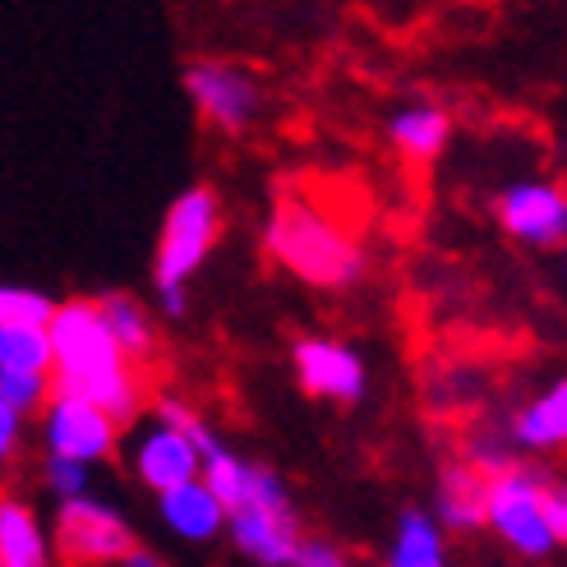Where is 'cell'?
Returning <instances> with one entry per match:
<instances>
[{
	"label": "cell",
	"mask_w": 567,
	"mask_h": 567,
	"mask_svg": "<svg viewBox=\"0 0 567 567\" xmlns=\"http://www.w3.org/2000/svg\"><path fill=\"white\" fill-rule=\"evenodd\" d=\"M268 254L296 272L309 287H351L364 272V245L355 240V226L332 208V198H319L309 181L281 185L268 213Z\"/></svg>",
	"instance_id": "cell-1"
},
{
	"label": "cell",
	"mask_w": 567,
	"mask_h": 567,
	"mask_svg": "<svg viewBox=\"0 0 567 567\" xmlns=\"http://www.w3.org/2000/svg\"><path fill=\"white\" fill-rule=\"evenodd\" d=\"M231 535L236 545L264 567H291L300 554V522L287 503L281 480L264 466H249L245 498L231 513Z\"/></svg>",
	"instance_id": "cell-2"
},
{
	"label": "cell",
	"mask_w": 567,
	"mask_h": 567,
	"mask_svg": "<svg viewBox=\"0 0 567 567\" xmlns=\"http://www.w3.org/2000/svg\"><path fill=\"white\" fill-rule=\"evenodd\" d=\"M221 231V213L213 189H185L172 213L162 221V240H157V291H181L189 272L208 259V249L217 245Z\"/></svg>",
	"instance_id": "cell-3"
},
{
	"label": "cell",
	"mask_w": 567,
	"mask_h": 567,
	"mask_svg": "<svg viewBox=\"0 0 567 567\" xmlns=\"http://www.w3.org/2000/svg\"><path fill=\"white\" fill-rule=\"evenodd\" d=\"M545 485H549L545 475H535L517 462L503 466L498 475H485V522H494V530L526 558H545L554 549L540 513Z\"/></svg>",
	"instance_id": "cell-4"
},
{
	"label": "cell",
	"mask_w": 567,
	"mask_h": 567,
	"mask_svg": "<svg viewBox=\"0 0 567 567\" xmlns=\"http://www.w3.org/2000/svg\"><path fill=\"white\" fill-rule=\"evenodd\" d=\"M47 342H51L55 383H83V379L111 374L125 364L93 300H74L55 309L47 323Z\"/></svg>",
	"instance_id": "cell-5"
},
{
	"label": "cell",
	"mask_w": 567,
	"mask_h": 567,
	"mask_svg": "<svg viewBox=\"0 0 567 567\" xmlns=\"http://www.w3.org/2000/svg\"><path fill=\"white\" fill-rule=\"evenodd\" d=\"M55 549L70 567H93V563H125L138 545L125 517L93 498H70L55 513Z\"/></svg>",
	"instance_id": "cell-6"
},
{
	"label": "cell",
	"mask_w": 567,
	"mask_h": 567,
	"mask_svg": "<svg viewBox=\"0 0 567 567\" xmlns=\"http://www.w3.org/2000/svg\"><path fill=\"white\" fill-rule=\"evenodd\" d=\"M185 89L194 106L221 130H245L249 116L259 111V83L245 70L221 65V61H198L185 70Z\"/></svg>",
	"instance_id": "cell-7"
},
{
	"label": "cell",
	"mask_w": 567,
	"mask_h": 567,
	"mask_svg": "<svg viewBox=\"0 0 567 567\" xmlns=\"http://www.w3.org/2000/svg\"><path fill=\"white\" fill-rule=\"evenodd\" d=\"M47 443H51V457L83 466V462H97L116 447V424L106 415H97L93 406L55 396L51 411H47Z\"/></svg>",
	"instance_id": "cell-8"
},
{
	"label": "cell",
	"mask_w": 567,
	"mask_h": 567,
	"mask_svg": "<svg viewBox=\"0 0 567 567\" xmlns=\"http://www.w3.org/2000/svg\"><path fill=\"white\" fill-rule=\"evenodd\" d=\"M300 388L309 396H332V402H355L364 392V364L351 347L323 342V337H305L296 347Z\"/></svg>",
	"instance_id": "cell-9"
},
{
	"label": "cell",
	"mask_w": 567,
	"mask_h": 567,
	"mask_svg": "<svg viewBox=\"0 0 567 567\" xmlns=\"http://www.w3.org/2000/svg\"><path fill=\"white\" fill-rule=\"evenodd\" d=\"M503 226L507 236L526 245H558L567 231V198L554 185H517L503 194Z\"/></svg>",
	"instance_id": "cell-10"
},
{
	"label": "cell",
	"mask_w": 567,
	"mask_h": 567,
	"mask_svg": "<svg viewBox=\"0 0 567 567\" xmlns=\"http://www.w3.org/2000/svg\"><path fill=\"white\" fill-rule=\"evenodd\" d=\"M138 475H144V485L157 489V494L194 485L198 480V452H194L189 434H176V430L148 434L144 447H138Z\"/></svg>",
	"instance_id": "cell-11"
},
{
	"label": "cell",
	"mask_w": 567,
	"mask_h": 567,
	"mask_svg": "<svg viewBox=\"0 0 567 567\" xmlns=\"http://www.w3.org/2000/svg\"><path fill=\"white\" fill-rule=\"evenodd\" d=\"M0 567H51V549L33 507L6 494H0Z\"/></svg>",
	"instance_id": "cell-12"
},
{
	"label": "cell",
	"mask_w": 567,
	"mask_h": 567,
	"mask_svg": "<svg viewBox=\"0 0 567 567\" xmlns=\"http://www.w3.org/2000/svg\"><path fill=\"white\" fill-rule=\"evenodd\" d=\"M439 489H443V494H439V517H443L452 530H475V526H485V475H480L471 462L447 466Z\"/></svg>",
	"instance_id": "cell-13"
},
{
	"label": "cell",
	"mask_w": 567,
	"mask_h": 567,
	"mask_svg": "<svg viewBox=\"0 0 567 567\" xmlns=\"http://www.w3.org/2000/svg\"><path fill=\"white\" fill-rule=\"evenodd\" d=\"M162 517H166L172 530L189 535V540H208V535L221 530V507L204 485H198V480L194 485L172 489V494H162Z\"/></svg>",
	"instance_id": "cell-14"
},
{
	"label": "cell",
	"mask_w": 567,
	"mask_h": 567,
	"mask_svg": "<svg viewBox=\"0 0 567 567\" xmlns=\"http://www.w3.org/2000/svg\"><path fill=\"white\" fill-rule=\"evenodd\" d=\"M97 315L111 332V342H116L121 360H148L153 355V328H148V315L138 309L130 296H102L97 300Z\"/></svg>",
	"instance_id": "cell-15"
},
{
	"label": "cell",
	"mask_w": 567,
	"mask_h": 567,
	"mask_svg": "<svg viewBox=\"0 0 567 567\" xmlns=\"http://www.w3.org/2000/svg\"><path fill=\"white\" fill-rule=\"evenodd\" d=\"M447 134H452V121L443 116L439 106H411V111H402V116L392 121V144L402 148V157H411V162L439 157L443 144H447Z\"/></svg>",
	"instance_id": "cell-16"
},
{
	"label": "cell",
	"mask_w": 567,
	"mask_h": 567,
	"mask_svg": "<svg viewBox=\"0 0 567 567\" xmlns=\"http://www.w3.org/2000/svg\"><path fill=\"white\" fill-rule=\"evenodd\" d=\"M517 439L526 447H554L567 439V383H554L540 402L517 415Z\"/></svg>",
	"instance_id": "cell-17"
},
{
	"label": "cell",
	"mask_w": 567,
	"mask_h": 567,
	"mask_svg": "<svg viewBox=\"0 0 567 567\" xmlns=\"http://www.w3.org/2000/svg\"><path fill=\"white\" fill-rule=\"evenodd\" d=\"M388 567H443V535L424 513H406Z\"/></svg>",
	"instance_id": "cell-18"
},
{
	"label": "cell",
	"mask_w": 567,
	"mask_h": 567,
	"mask_svg": "<svg viewBox=\"0 0 567 567\" xmlns=\"http://www.w3.org/2000/svg\"><path fill=\"white\" fill-rule=\"evenodd\" d=\"M0 370L10 374H47L51 370V342L47 328H0Z\"/></svg>",
	"instance_id": "cell-19"
},
{
	"label": "cell",
	"mask_w": 567,
	"mask_h": 567,
	"mask_svg": "<svg viewBox=\"0 0 567 567\" xmlns=\"http://www.w3.org/2000/svg\"><path fill=\"white\" fill-rule=\"evenodd\" d=\"M198 471H204V480H198V485H204L213 498H217V507L221 513H236L240 507V498H245V480H249V466L240 462V457H231V452H226L221 443L208 452L204 462H198Z\"/></svg>",
	"instance_id": "cell-20"
},
{
	"label": "cell",
	"mask_w": 567,
	"mask_h": 567,
	"mask_svg": "<svg viewBox=\"0 0 567 567\" xmlns=\"http://www.w3.org/2000/svg\"><path fill=\"white\" fill-rule=\"evenodd\" d=\"M55 315V305L38 291H23V287H0V328H47Z\"/></svg>",
	"instance_id": "cell-21"
},
{
	"label": "cell",
	"mask_w": 567,
	"mask_h": 567,
	"mask_svg": "<svg viewBox=\"0 0 567 567\" xmlns=\"http://www.w3.org/2000/svg\"><path fill=\"white\" fill-rule=\"evenodd\" d=\"M47 374H10V370H0V402H6L14 415L23 411H33L42 396H47Z\"/></svg>",
	"instance_id": "cell-22"
},
{
	"label": "cell",
	"mask_w": 567,
	"mask_h": 567,
	"mask_svg": "<svg viewBox=\"0 0 567 567\" xmlns=\"http://www.w3.org/2000/svg\"><path fill=\"white\" fill-rule=\"evenodd\" d=\"M540 513H545V530H549V540L554 545H563L567 540V494H563V485H545V494H540Z\"/></svg>",
	"instance_id": "cell-23"
},
{
	"label": "cell",
	"mask_w": 567,
	"mask_h": 567,
	"mask_svg": "<svg viewBox=\"0 0 567 567\" xmlns=\"http://www.w3.org/2000/svg\"><path fill=\"white\" fill-rule=\"evenodd\" d=\"M47 485H51L55 494H61L65 503H70V498H83V466L51 457V462H47Z\"/></svg>",
	"instance_id": "cell-24"
},
{
	"label": "cell",
	"mask_w": 567,
	"mask_h": 567,
	"mask_svg": "<svg viewBox=\"0 0 567 567\" xmlns=\"http://www.w3.org/2000/svg\"><path fill=\"white\" fill-rule=\"evenodd\" d=\"M157 415H162V430H176V434H189L194 424H198V415L189 406L172 402V396H162V402H157Z\"/></svg>",
	"instance_id": "cell-25"
},
{
	"label": "cell",
	"mask_w": 567,
	"mask_h": 567,
	"mask_svg": "<svg viewBox=\"0 0 567 567\" xmlns=\"http://www.w3.org/2000/svg\"><path fill=\"white\" fill-rule=\"evenodd\" d=\"M296 567H347V563H342V554L328 549V545H300Z\"/></svg>",
	"instance_id": "cell-26"
},
{
	"label": "cell",
	"mask_w": 567,
	"mask_h": 567,
	"mask_svg": "<svg viewBox=\"0 0 567 567\" xmlns=\"http://www.w3.org/2000/svg\"><path fill=\"white\" fill-rule=\"evenodd\" d=\"M14 447H19V415L0 402V462L14 457Z\"/></svg>",
	"instance_id": "cell-27"
},
{
	"label": "cell",
	"mask_w": 567,
	"mask_h": 567,
	"mask_svg": "<svg viewBox=\"0 0 567 567\" xmlns=\"http://www.w3.org/2000/svg\"><path fill=\"white\" fill-rule=\"evenodd\" d=\"M121 567H166V563H162V558H153V554H144V549H134Z\"/></svg>",
	"instance_id": "cell-28"
},
{
	"label": "cell",
	"mask_w": 567,
	"mask_h": 567,
	"mask_svg": "<svg viewBox=\"0 0 567 567\" xmlns=\"http://www.w3.org/2000/svg\"><path fill=\"white\" fill-rule=\"evenodd\" d=\"M166 315H185V291H162Z\"/></svg>",
	"instance_id": "cell-29"
}]
</instances>
